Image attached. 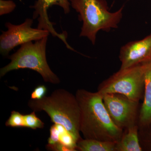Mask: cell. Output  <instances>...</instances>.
Listing matches in <instances>:
<instances>
[{"instance_id": "6da1fadb", "label": "cell", "mask_w": 151, "mask_h": 151, "mask_svg": "<svg viewBox=\"0 0 151 151\" xmlns=\"http://www.w3.org/2000/svg\"><path fill=\"white\" fill-rule=\"evenodd\" d=\"M75 96L80 109V132L84 139L118 143L124 130L113 123L102 95L79 89Z\"/></svg>"}, {"instance_id": "7a4b0ae2", "label": "cell", "mask_w": 151, "mask_h": 151, "mask_svg": "<svg viewBox=\"0 0 151 151\" xmlns=\"http://www.w3.org/2000/svg\"><path fill=\"white\" fill-rule=\"evenodd\" d=\"M28 105L35 112H45L52 122L63 126L77 142L81 139L80 108L76 96L70 92L56 89L41 100L31 99Z\"/></svg>"}, {"instance_id": "3957f363", "label": "cell", "mask_w": 151, "mask_h": 151, "mask_svg": "<svg viewBox=\"0 0 151 151\" xmlns=\"http://www.w3.org/2000/svg\"><path fill=\"white\" fill-rule=\"evenodd\" d=\"M70 5L78 13V19L82 22L80 37L88 38L95 44L97 32H108L117 28L123 17L122 6L119 10H108L105 0H69Z\"/></svg>"}, {"instance_id": "277c9868", "label": "cell", "mask_w": 151, "mask_h": 151, "mask_svg": "<svg viewBox=\"0 0 151 151\" xmlns=\"http://www.w3.org/2000/svg\"><path fill=\"white\" fill-rule=\"evenodd\" d=\"M47 37L22 45L19 49L9 58L11 62L1 68L0 76L3 77L12 70L28 68L36 71L42 76L45 81L53 84H58L60 80L49 66L46 56Z\"/></svg>"}, {"instance_id": "5b68a950", "label": "cell", "mask_w": 151, "mask_h": 151, "mask_svg": "<svg viewBox=\"0 0 151 151\" xmlns=\"http://www.w3.org/2000/svg\"><path fill=\"white\" fill-rule=\"evenodd\" d=\"M151 61L121 69L100 83L97 92L123 94L139 101L144 96L145 74Z\"/></svg>"}, {"instance_id": "8992f818", "label": "cell", "mask_w": 151, "mask_h": 151, "mask_svg": "<svg viewBox=\"0 0 151 151\" xmlns=\"http://www.w3.org/2000/svg\"><path fill=\"white\" fill-rule=\"evenodd\" d=\"M102 96L105 108L117 127L124 130L138 125L139 102L118 93H108Z\"/></svg>"}, {"instance_id": "52a82bcc", "label": "cell", "mask_w": 151, "mask_h": 151, "mask_svg": "<svg viewBox=\"0 0 151 151\" xmlns=\"http://www.w3.org/2000/svg\"><path fill=\"white\" fill-rule=\"evenodd\" d=\"M33 21L27 18L19 25H14L9 22L5 24L8 30L2 31L0 37V52L6 56L16 47L33 40H38L48 37L50 32L45 29L33 28Z\"/></svg>"}, {"instance_id": "ba28073f", "label": "cell", "mask_w": 151, "mask_h": 151, "mask_svg": "<svg viewBox=\"0 0 151 151\" xmlns=\"http://www.w3.org/2000/svg\"><path fill=\"white\" fill-rule=\"evenodd\" d=\"M119 58L121 69L151 61V33L143 39L130 42L122 47Z\"/></svg>"}, {"instance_id": "9c48e42d", "label": "cell", "mask_w": 151, "mask_h": 151, "mask_svg": "<svg viewBox=\"0 0 151 151\" xmlns=\"http://www.w3.org/2000/svg\"><path fill=\"white\" fill-rule=\"evenodd\" d=\"M69 0H37L34 5L31 6L34 9V19H38V24L37 28L48 31L53 36L57 37L65 44L67 48L72 49L66 40L67 34H58L53 27V24L49 19L47 15V10L50 7L53 5L60 6L63 9L64 13H69L70 11V3Z\"/></svg>"}, {"instance_id": "30bf717a", "label": "cell", "mask_w": 151, "mask_h": 151, "mask_svg": "<svg viewBox=\"0 0 151 151\" xmlns=\"http://www.w3.org/2000/svg\"><path fill=\"white\" fill-rule=\"evenodd\" d=\"M151 122V63L145 74L144 101L141 105L138 126H144Z\"/></svg>"}, {"instance_id": "8fae6325", "label": "cell", "mask_w": 151, "mask_h": 151, "mask_svg": "<svg viewBox=\"0 0 151 151\" xmlns=\"http://www.w3.org/2000/svg\"><path fill=\"white\" fill-rule=\"evenodd\" d=\"M116 151H142L138 124L124 130L122 137L116 143Z\"/></svg>"}, {"instance_id": "7c38bea8", "label": "cell", "mask_w": 151, "mask_h": 151, "mask_svg": "<svg viewBox=\"0 0 151 151\" xmlns=\"http://www.w3.org/2000/svg\"><path fill=\"white\" fill-rule=\"evenodd\" d=\"M116 143L91 139L77 142L76 150L80 151H116Z\"/></svg>"}, {"instance_id": "4fadbf2b", "label": "cell", "mask_w": 151, "mask_h": 151, "mask_svg": "<svg viewBox=\"0 0 151 151\" xmlns=\"http://www.w3.org/2000/svg\"><path fill=\"white\" fill-rule=\"evenodd\" d=\"M139 137L142 151H151V122L139 127Z\"/></svg>"}, {"instance_id": "5bb4252c", "label": "cell", "mask_w": 151, "mask_h": 151, "mask_svg": "<svg viewBox=\"0 0 151 151\" xmlns=\"http://www.w3.org/2000/svg\"><path fill=\"white\" fill-rule=\"evenodd\" d=\"M65 129L62 125L54 124L50 128V136L48 140V144L46 147L50 150L52 147L57 145L59 142V138L63 132L65 131Z\"/></svg>"}, {"instance_id": "9a60e30c", "label": "cell", "mask_w": 151, "mask_h": 151, "mask_svg": "<svg viewBox=\"0 0 151 151\" xmlns=\"http://www.w3.org/2000/svg\"><path fill=\"white\" fill-rule=\"evenodd\" d=\"M35 113L33 111L29 114L24 115L25 127L33 130L44 128V123L37 117Z\"/></svg>"}, {"instance_id": "2e32d148", "label": "cell", "mask_w": 151, "mask_h": 151, "mask_svg": "<svg viewBox=\"0 0 151 151\" xmlns=\"http://www.w3.org/2000/svg\"><path fill=\"white\" fill-rule=\"evenodd\" d=\"M6 126L13 128L25 127L24 115L17 111L11 112L9 118L5 123Z\"/></svg>"}, {"instance_id": "e0dca14e", "label": "cell", "mask_w": 151, "mask_h": 151, "mask_svg": "<svg viewBox=\"0 0 151 151\" xmlns=\"http://www.w3.org/2000/svg\"><path fill=\"white\" fill-rule=\"evenodd\" d=\"M0 15L10 13L16 8V4L13 1L1 0L0 1Z\"/></svg>"}, {"instance_id": "ac0fdd59", "label": "cell", "mask_w": 151, "mask_h": 151, "mask_svg": "<svg viewBox=\"0 0 151 151\" xmlns=\"http://www.w3.org/2000/svg\"><path fill=\"white\" fill-rule=\"evenodd\" d=\"M47 89L44 85H40L37 86L31 94V99L39 100L45 97Z\"/></svg>"}]
</instances>
